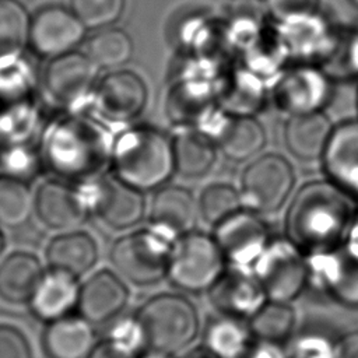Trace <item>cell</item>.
I'll return each instance as SVG.
<instances>
[{"mask_svg": "<svg viewBox=\"0 0 358 358\" xmlns=\"http://www.w3.org/2000/svg\"><path fill=\"white\" fill-rule=\"evenodd\" d=\"M357 210L331 180L303 185L294 196L284 221L285 236L306 255L329 250L344 242Z\"/></svg>", "mask_w": 358, "mask_h": 358, "instance_id": "cell-1", "label": "cell"}, {"mask_svg": "<svg viewBox=\"0 0 358 358\" xmlns=\"http://www.w3.org/2000/svg\"><path fill=\"white\" fill-rule=\"evenodd\" d=\"M112 158L115 176L140 192L161 187L175 172L172 140L152 127L122 133Z\"/></svg>", "mask_w": 358, "mask_h": 358, "instance_id": "cell-2", "label": "cell"}, {"mask_svg": "<svg viewBox=\"0 0 358 358\" xmlns=\"http://www.w3.org/2000/svg\"><path fill=\"white\" fill-rule=\"evenodd\" d=\"M179 238L150 224L119 236L110 248L109 259L113 270L136 287H150L161 282L169 267L173 246Z\"/></svg>", "mask_w": 358, "mask_h": 358, "instance_id": "cell-3", "label": "cell"}, {"mask_svg": "<svg viewBox=\"0 0 358 358\" xmlns=\"http://www.w3.org/2000/svg\"><path fill=\"white\" fill-rule=\"evenodd\" d=\"M134 315L144 329L147 347L152 351L179 354L200 331L197 308L182 294H155L143 302Z\"/></svg>", "mask_w": 358, "mask_h": 358, "instance_id": "cell-4", "label": "cell"}, {"mask_svg": "<svg viewBox=\"0 0 358 358\" xmlns=\"http://www.w3.org/2000/svg\"><path fill=\"white\" fill-rule=\"evenodd\" d=\"M228 266L213 235L192 231L182 235L172 250L166 278L185 292H204Z\"/></svg>", "mask_w": 358, "mask_h": 358, "instance_id": "cell-5", "label": "cell"}, {"mask_svg": "<svg viewBox=\"0 0 358 358\" xmlns=\"http://www.w3.org/2000/svg\"><path fill=\"white\" fill-rule=\"evenodd\" d=\"M252 268L267 299L291 303L308 288V255L285 235L271 238Z\"/></svg>", "mask_w": 358, "mask_h": 358, "instance_id": "cell-6", "label": "cell"}, {"mask_svg": "<svg viewBox=\"0 0 358 358\" xmlns=\"http://www.w3.org/2000/svg\"><path fill=\"white\" fill-rule=\"evenodd\" d=\"M295 175L289 162L275 154H267L252 162L241 179L243 207L257 214L278 211L292 192Z\"/></svg>", "mask_w": 358, "mask_h": 358, "instance_id": "cell-7", "label": "cell"}, {"mask_svg": "<svg viewBox=\"0 0 358 358\" xmlns=\"http://www.w3.org/2000/svg\"><path fill=\"white\" fill-rule=\"evenodd\" d=\"M309 281L316 292L333 302L358 309V255L344 243L308 255Z\"/></svg>", "mask_w": 358, "mask_h": 358, "instance_id": "cell-8", "label": "cell"}, {"mask_svg": "<svg viewBox=\"0 0 358 358\" xmlns=\"http://www.w3.org/2000/svg\"><path fill=\"white\" fill-rule=\"evenodd\" d=\"M90 214L112 231L124 232L141 222L145 215L143 192L119 178L99 180L88 194H83Z\"/></svg>", "mask_w": 358, "mask_h": 358, "instance_id": "cell-9", "label": "cell"}, {"mask_svg": "<svg viewBox=\"0 0 358 358\" xmlns=\"http://www.w3.org/2000/svg\"><path fill=\"white\" fill-rule=\"evenodd\" d=\"M228 264L253 267L271 241V234L260 214L242 208L214 227V234Z\"/></svg>", "mask_w": 358, "mask_h": 358, "instance_id": "cell-10", "label": "cell"}, {"mask_svg": "<svg viewBox=\"0 0 358 358\" xmlns=\"http://www.w3.org/2000/svg\"><path fill=\"white\" fill-rule=\"evenodd\" d=\"M129 299L127 282L115 270L101 268L81 281L77 310L92 326L109 324L122 316Z\"/></svg>", "mask_w": 358, "mask_h": 358, "instance_id": "cell-11", "label": "cell"}, {"mask_svg": "<svg viewBox=\"0 0 358 358\" xmlns=\"http://www.w3.org/2000/svg\"><path fill=\"white\" fill-rule=\"evenodd\" d=\"M85 25L62 6H46L29 18L28 43L41 56L56 57L73 50L84 38Z\"/></svg>", "mask_w": 358, "mask_h": 358, "instance_id": "cell-12", "label": "cell"}, {"mask_svg": "<svg viewBox=\"0 0 358 358\" xmlns=\"http://www.w3.org/2000/svg\"><path fill=\"white\" fill-rule=\"evenodd\" d=\"M218 313L248 320L267 301L266 292L252 267L228 264L207 291Z\"/></svg>", "mask_w": 358, "mask_h": 358, "instance_id": "cell-13", "label": "cell"}, {"mask_svg": "<svg viewBox=\"0 0 358 358\" xmlns=\"http://www.w3.org/2000/svg\"><path fill=\"white\" fill-rule=\"evenodd\" d=\"M148 91L143 78L130 70H115L95 88V109L106 120L129 122L145 106Z\"/></svg>", "mask_w": 358, "mask_h": 358, "instance_id": "cell-14", "label": "cell"}, {"mask_svg": "<svg viewBox=\"0 0 358 358\" xmlns=\"http://www.w3.org/2000/svg\"><path fill=\"white\" fill-rule=\"evenodd\" d=\"M34 213L45 228L56 232L78 228L90 215L83 193L59 180H45L36 187Z\"/></svg>", "mask_w": 358, "mask_h": 358, "instance_id": "cell-15", "label": "cell"}, {"mask_svg": "<svg viewBox=\"0 0 358 358\" xmlns=\"http://www.w3.org/2000/svg\"><path fill=\"white\" fill-rule=\"evenodd\" d=\"M96 71L98 66L87 53L70 50L50 59L43 76L45 90L55 102L70 105L92 88Z\"/></svg>", "mask_w": 358, "mask_h": 358, "instance_id": "cell-16", "label": "cell"}, {"mask_svg": "<svg viewBox=\"0 0 358 358\" xmlns=\"http://www.w3.org/2000/svg\"><path fill=\"white\" fill-rule=\"evenodd\" d=\"M327 74L310 66H298L287 71L275 87V101L291 115L317 112L329 99Z\"/></svg>", "mask_w": 358, "mask_h": 358, "instance_id": "cell-17", "label": "cell"}, {"mask_svg": "<svg viewBox=\"0 0 358 358\" xmlns=\"http://www.w3.org/2000/svg\"><path fill=\"white\" fill-rule=\"evenodd\" d=\"M80 285L78 277L48 267L28 302L31 315L45 324L71 315L77 310Z\"/></svg>", "mask_w": 358, "mask_h": 358, "instance_id": "cell-18", "label": "cell"}, {"mask_svg": "<svg viewBox=\"0 0 358 358\" xmlns=\"http://www.w3.org/2000/svg\"><path fill=\"white\" fill-rule=\"evenodd\" d=\"M322 157L329 179L358 200V120L333 129Z\"/></svg>", "mask_w": 358, "mask_h": 358, "instance_id": "cell-19", "label": "cell"}, {"mask_svg": "<svg viewBox=\"0 0 358 358\" xmlns=\"http://www.w3.org/2000/svg\"><path fill=\"white\" fill-rule=\"evenodd\" d=\"M49 268L67 271L81 280L99 260V245L92 234L74 228L55 235L45 248Z\"/></svg>", "mask_w": 358, "mask_h": 358, "instance_id": "cell-20", "label": "cell"}, {"mask_svg": "<svg viewBox=\"0 0 358 358\" xmlns=\"http://www.w3.org/2000/svg\"><path fill=\"white\" fill-rule=\"evenodd\" d=\"M199 217L196 197L190 190L176 185L158 187L148 208L150 224L164 228L176 238L194 231Z\"/></svg>", "mask_w": 358, "mask_h": 358, "instance_id": "cell-21", "label": "cell"}, {"mask_svg": "<svg viewBox=\"0 0 358 358\" xmlns=\"http://www.w3.org/2000/svg\"><path fill=\"white\" fill-rule=\"evenodd\" d=\"M95 343L94 326L80 315L49 322L41 334L46 358H87Z\"/></svg>", "mask_w": 358, "mask_h": 358, "instance_id": "cell-22", "label": "cell"}, {"mask_svg": "<svg viewBox=\"0 0 358 358\" xmlns=\"http://www.w3.org/2000/svg\"><path fill=\"white\" fill-rule=\"evenodd\" d=\"M45 273L41 259L27 250H14L0 259V301L28 305Z\"/></svg>", "mask_w": 358, "mask_h": 358, "instance_id": "cell-23", "label": "cell"}, {"mask_svg": "<svg viewBox=\"0 0 358 358\" xmlns=\"http://www.w3.org/2000/svg\"><path fill=\"white\" fill-rule=\"evenodd\" d=\"M333 126L322 112L291 115L284 127L285 145L299 159H316L323 155Z\"/></svg>", "mask_w": 358, "mask_h": 358, "instance_id": "cell-24", "label": "cell"}, {"mask_svg": "<svg viewBox=\"0 0 358 358\" xmlns=\"http://www.w3.org/2000/svg\"><path fill=\"white\" fill-rule=\"evenodd\" d=\"M255 337L245 319L217 313L203 331V345L217 358H245Z\"/></svg>", "mask_w": 358, "mask_h": 358, "instance_id": "cell-25", "label": "cell"}, {"mask_svg": "<svg viewBox=\"0 0 358 358\" xmlns=\"http://www.w3.org/2000/svg\"><path fill=\"white\" fill-rule=\"evenodd\" d=\"M264 129L252 116L228 119L218 134V145L224 155L238 162L256 155L264 147Z\"/></svg>", "mask_w": 358, "mask_h": 358, "instance_id": "cell-26", "label": "cell"}, {"mask_svg": "<svg viewBox=\"0 0 358 358\" xmlns=\"http://www.w3.org/2000/svg\"><path fill=\"white\" fill-rule=\"evenodd\" d=\"M175 171L185 178H201L217 159L215 144L200 131H186L172 140Z\"/></svg>", "mask_w": 358, "mask_h": 358, "instance_id": "cell-27", "label": "cell"}, {"mask_svg": "<svg viewBox=\"0 0 358 358\" xmlns=\"http://www.w3.org/2000/svg\"><path fill=\"white\" fill-rule=\"evenodd\" d=\"M248 323L255 338L284 344L294 336L296 315L289 302L267 299Z\"/></svg>", "mask_w": 358, "mask_h": 358, "instance_id": "cell-28", "label": "cell"}, {"mask_svg": "<svg viewBox=\"0 0 358 358\" xmlns=\"http://www.w3.org/2000/svg\"><path fill=\"white\" fill-rule=\"evenodd\" d=\"M85 53L98 67H119L133 55L130 36L119 28H99L87 42Z\"/></svg>", "mask_w": 358, "mask_h": 358, "instance_id": "cell-29", "label": "cell"}, {"mask_svg": "<svg viewBox=\"0 0 358 358\" xmlns=\"http://www.w3.org/2000/svg\"><path fill=\"white\" fill-rule=\"evenodd\" d=\"M34 211V194L24 179L4 173L0 175V227H18Z\"/></svg>", "mask_w": 358, "mask_h": 358, "instance_id": "cell-30", "label": "cell"}, {"mask_svg": "<svg viewBox=\"0 0 358 358\" xmlns=\"http://www.w3.org/2000/svg\"><path fill=\"white\" fill-rule=\"evenodd\" d=\"M197 201L200 217L211 227L218 225L243 207L241 192L228 183L207 186Z\"/></svg>", "mask_w": 358, "mask_h": 358, "instance_id": "cell-31", "label": "cell"}, {"mask_svg": "<svg viewBox=\"0 0 358 358\" xmlns=\"http://www.w3.org/2000/svg\"><path fill=\"white\" fill-rule=\"evenodd\" d=\"M29 17L17 0H0V59L18 52L28 42Z\"/></svg>", "mask_w": 358, "mask_h": 358, "instance_id": "cell-32", "label": "cell"}, {"mask_svg": "<svg viewBox=\"0 0 358 358\" xmlns=\"http://www.w3.org/2000/svg\"><path fill=\"white\" fill-rule=\"evenodd\" d=\"M120 351L140 358L148 347L144 329L136 315L120 316L113 320L103 337Z\"/></svg>", "mask_w": 358, "mask_h": 358, "instance_id": "cell-33", "label": "cell"}, {"mask_svg": "<svg viewBox=\"0 0 358 358\" xmlns=\"http://www.w3.org/2000/svg\"><path fill=\"white\" fill-rule=\"evenodd\" d=\"M285 358H337V340L320 330L301 331L288 340Z\"/></svg>", "mask_w": 358, "mask_h": 358, "instance_id": "cell-34", "label": "cell"}, {"mask_svg": "<svg viewBox=\"0 0 358 358\" xmlns=\"http://www.w3.org/2000/svg\"><path fill=\"white\" fill-rule=\"evenodd\" d=\"M126 0H70V10L87 28H105L119 20Z\"/></svg>", "mask_w": 358, "mask_h": 358, "instance_id": "cell-35", "label": "cell"}, {"mask_svg": "<svg viewBox=\"0 0 358 358\" xmlns=\"http://www.w3.org/2000/svg\"><path fill=\"white\" fill-rule=\"evenodd\" d=\"M0 358H35L29 337L13 323L0 322Z\"/></svg>", "mask_w": 358, "mask_h": 358, "instance_id": "cell-36", "label": "cell"}, {"mask_svg": "<svg viewBox=\"0 0 358 358\" xmlns=\"http://www.w3.org/2000/svg\"><path fill=\"white\" fill-rule=\"evenodd\" d=\"M319 0H266L270 15L281 22H294L312 17Z\"/></svg>", "mask_w": 358, "mask_h": 358, "instance_id": "cell-37", "label": "cell"}, {"mask_svg": "<svg viewBox=\"0 0 358 358\" xmlns=\"http://www.w3.org/2000/svg\"><path fill=\"white\" fill-rule=\"evenodd\" d=\"M245 358H285V347L282 344L255 338Z\"/></svg>", "mask_w": 358, "mask_h": 358, "instance_id": "cell-38", "label": "cell"}, {"mask_svg": "<svg viewBox=\"0 0 358 358\" xmlns=\"http://www.w3.org/2000/svg\"><path fill=\"white\" fill-rule=\"evenodd\" d=\"M337 358H358V330L337 338Z\"/></svg>", "mask_w": 358, "mask_h": 358, "instance_id": "cell-39", "label": "cell"}, {"mask_svg": "<svg viewBox=\"0 0 358 358\" xmlns=\"http://www.w3.org/2000/svg\"><path fill=\"white\" fill-rule=\"evenodd\" d=\"M87 358H136V357H131L120 351L119 348L112 345L108 340L102 338L101 341L95 343V345L92 347Z\"/></svg>", "mask_w": 358, "mask_h": 358, "instance_id": "cell-40", "label": "cell"}, {"mask_svg": "<svg viewBox=\"0 0 358 358\" xmlns=\"http://www.w3.org/2000/svg\"><path fill=\"white\" fill-rule=\"evenodd\" d=\"M350 250H352L354 253L358 255V211L355 213L351 224H350V228L345 234V238H344V242H343Z\"/></svg>", "mask_w": 358, "mask_h": 358, "instance_id": "cell-41", "label": "cell"}, {"mask_svg": "<svg viewBox=\"0 0 358 358\" xmlns=\"http://www.w3.org/2000/svg\"><path fill=\"white\" fill-rule=\"evenodd\" d=\"M179 358H217L210 350H207L204 345H197L190 350H186L182 357Z\"/></svg>", "mask_w": 358, "mask_h": 358, "instance_id": "cell-42", "label": "cell"}, {"mask_svg": "<svg viewBox=\"0 0 358 358\" xmlns=\"http://www.w3.org/2000/svg\"><path fill=\"white\" fill-rule=\"evenodd\" d=\"M140 358H173V355H169V354H165V352H159V351L147 350L143 355H140Z\"/></svg>", "mask_w": 358, "mask_h": 358, "instance_id": "cell-43", "label": "cell"}, {"mask_svg": "<svg viewBox=\"0 0 358 358\" xmlns=\"http://www.w3.org/2000/svg\"><path fill=\"white\" fill-rule=\"evenodd\" d=\"M6 235H4V232L1 231V228H0V259L3 257V253H4V249H6Z\"/></svg>", "mask_w": 358, "mask_h": 358, "instance_id": "cell-44", "label": "cell"}, {"mask_svg": "<svg viewBox=\"0 0 358 358\" xmlns=\"http://www.w3.org/2000/svg\"><path fill=\"white\" fill-rule=\"evenodd\" d=\"M351 3H352L354 6H357V7H358V0H351Z\"/></svg>", "mask_w": 358, "mask_h": 358, "instance_id": "cell-45", "label": "cell"}]
</instances>
